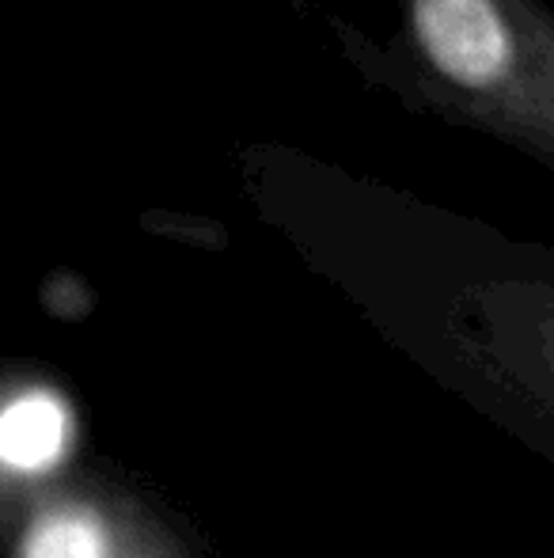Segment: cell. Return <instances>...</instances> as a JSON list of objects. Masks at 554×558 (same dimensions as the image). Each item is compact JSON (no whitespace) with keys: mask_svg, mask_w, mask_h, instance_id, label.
<instances>
[{"mask_svg":"<svg viewBox=\"0 0 554 558\" xmlns=\"http://www.w3.org/2000/svg\"><path fill=\"white\" fill-rule=\"evenodd\" d=\"M415 35L429 65L459 88H497L513 69V35L494 0H415Z\"/></svg>","mask_w":554,"mask_h":558,"instance_id":"obj_2","label":"cell"},{"mask_svg":"<svg viewBox=\"0 0 554 558\" xmlns=\"http://www.w3.org/2000/svg\"><path fill=\"white\" fill-rule=\"evenodd\" d=\"M12 558H183L152 521L96 494H61L23 521Z\"/></svg>","mask_w":554,"mask_h":558,"instance_id":"obj_1","label":"cell"},{"mask_svg":"<svg viewBox=\"0 0 554 558\" xmlns=\"http://www.w3.org/2000/svg\"><path fill=\"white\" fill-rule=\"evenodd\" d=\"M76 448V411L50 384L0 388V490L20 494L65 468Z\"/></svg>","mask_w":554,"mask_h":558,"instance_id":"obj_3","label":"cell"}]
</instances>
